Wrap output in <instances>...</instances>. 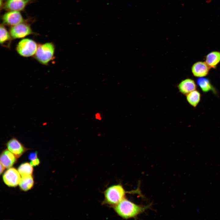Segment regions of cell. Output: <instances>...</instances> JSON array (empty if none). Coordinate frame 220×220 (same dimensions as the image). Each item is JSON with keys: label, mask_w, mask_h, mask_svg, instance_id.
<instances>
[{"label": "cell", "mask_w": 220, "mask_h": 220, "mask_svg": "<svg viewBox=\"0 0 220 220\" xmlns=\"http://www.w3.org/2000/svg\"><path fill=\"white\" fill-rule=\"evenodd\" d=\"M149 206V205H138L124 198L113 208L118 215L123 218L128 219L136 217L148 209Z\"/></svg>", "instance_id": "6da1fadb"}, {"label": "cell", "mask_w": 220, "mask_h": 220, "mask_svg": "<svg viewBox=\"0 0 220 220\" xmlns=\"http://www.w3.org/2000/svg\"><path fill=\"white\" fill-rule=\"evenodd\" d=\"M127 193L121 184L110 186L104 191L103 203L114 207L125 198Z\"/></svg>", "instance_id": "7a4b0ae2"}, {"label": "cell", "mask_w": 220, "mask_h": 220, "mask_svg": "<svg viewBox=\"0 0 220 220\" xmlns=\"http://www.w3.org/2000/svg\"><path fill=\"white\" fill-rule=\"evenodd\" d=\"M55 46L52 42L38 44L34 58L40 64L47 65L54 59Z\"/></svg>", "instance_id": "3957f363"}, {"label": "cell", "mask_w": 220, "mask_h": 220, "mask_svg": "<svg viewBox=\"0 0 220 220\" xmlns=\"http://www.w3.org/2000/svg\"><path fill=\"white\" fill-rule=\"evenodd\" d=\"M38 44L33 40L23 38L17 44L16 47L17 53L24 57H34L37 49Z\"/></svg>", "instance_id": "277c9868"}, {"label": "cell", "mask_w": 220, "mask_h": 220, "mask_svg": "<svg viewBox=\"0 0 220 220\" xmlns=\"http://www.w3.org/2000/svg\"><path fill=\"white\" fill-rule=\"evenodd\" d=\"M9 32L13 39L23 38L35 34L30 25L24 22L11 26Z\"/></svg>", "instance_id": "5b68a950"}, {"label": "cell", "mask_w": 220, "mask_h": 220, "mask_svg": "<svg viewBox=\"0 0 220 220\" xmlns=\"http://www.w3.org/2000/svg\"><path fill=\"white\" fill-rule=\"evenodd\" d=\"M3 23L13 26L25 21L20 11H10L4 13L2 16Z\"/></svg>", "instance_id": "8992f818"}, {"label": "cell", "mask_w": 220, "mask_h": 220, "mask_svg": "<svg viewBox=\"0 0 220 220\" xmlns=\"http://www.w3.org/2000/svg\"><path fill=\"white\" fill-rule=\"evenodd\" d=\"M20 174L16 169L14 168H10L8 169L3 176L4 183L10 187H15L20 183L21 178Z\"/></svg>", "instance_id": "52a82bcc"}, {"label": "cell", "mask_w": 220, "mask_h": 220, "mask_svg": "<svg viewBox=\"0 0 220 220\" xmlns=\"http://www.w3.org/2000/svg\"><path fill=\"white\" fill-rule=\"evenodd\" d=\"M32 0H6L4 3L3 7L8 11H22Z\"/></svg>", "instance_id": "ba28073f"}, {"label": "cell", "mask_w": 220, "mask_h": 220, "mask_svg": "<svg viewBox=\"0 0 220 220\" xmlns=\"http://www.w3.org/2000/svg\"><path fill=\"white\" fill-rule=\"evenodd\" d=\"M8 149L17 158L21 156L27 149L15 138L9 140L6 144Z\"/></svg>", "instance_id": "9c48e42d"}, {"label": "cell", "mask_w": 220, "mask_h": 220, "mask_svg": "<svg viewBox=\"0 0 220 220\" xmlns=\"http://www.w3.org/2000/svg\"><path fill=\"white\" fill-rule=\"evenodd\" d=\"M210 68L205 62L200 61L193 64L191 68V71L194 76L203 77L208 75Z\"/></svg>", "instance_id": "30bf717a"}, {"label": "cell", "mask_w": 220, "mask_h": 220, "mask_svg": "<svg viewBox=\"0 0 220 220\" xmlns=\"http://www.w3.org/2000/svg\"><path fill=\"white\" fill-rule=\"evenodd\" d=\"M178 88L181 93L187 95L196 90L197 86L194 80L187 78L182 80L178 84Z\"/></svg>", "instance_id": "8fae6325"}, {"label": "cell", "mask_w": 220, "mask_h": 220, "mask_svg": "<svg viewBox=\"0 0 220 220\" xmlns=\"http://www.w3.org/2000/svg\"><path fill=\"white\" fill-rule=\"evenodd\" d=\"M16 156L8 149L4 150L0 156V163L5 168L11 167L16 161Z\"/></svg>", "instance_id": "7c38bea8"}, {"label": "cell", "mask_w": 220, "mask_h": 220, "mask_svg": "<svg viewBox=\"0 0 220 220\" xmlns=\"http://www.w3.org/2000/svg\"><path fill=\"white\" fill-rule=\"evenodd\" d=\"M12 38L9 32H8L3 24H1L0 27V43L2 46L8 49L11 47Z\"/></svg>", "instance_id": "4fadbf2b"}, {"label": "cell", "mask_w": 220, "mask_h": 220, "mask_svg": "<svg viewBox=\"0 0 220 220\" xmlns=\"http://www.w3.org/2000/svg\"><path fill=\"white\" fill-rule=\"evenodd\" d=\"M205 62L211 68L215 69L220 62V52L213 51L205 57Z\"/></svg>", "instance_id": "5bb4252c"}, {"label": "cell", "mask_w": 220, "mask_h": 220, "mask_svg": "<svg viewBox=\"0 0 220 220\" xmlns=\"http://www.w3.org/2000/svg\"><path fill=\"white\" fill-rule=\"evenodd\" d=\"M197 83L202 91L204 93L210 91L216 94V91L208 79L203 77L199 78L197 80Z\"/></svg>", "instance_id": "9a60e30c"}, {"label": "cell", "mask_w": 220, "mask_h": 220, "mask_svg": "<svg viewBox=\"0 0 220 220\" xmlns=\"http://www.w3.org/2000/svg\"><path fill=\"white\" fill-rule=\"evenodd\" d=\"M186 95V99L189 104L193 107L196 108L201 100V94L200 92L196 90Z\"/></svg>", "instance_id": "2e32d148"}, {"label": "cell", "mask_w": 220, "mask_h": 220, "mask_svg": "<svg viewBox=\"0 0 220 220\" xmlns=\"http://www.w3.org/2000/svg\"><path fill=\"white\" fill-rule=\"evenodd\" d=\"M34 184V181L31 175L22 177L19 184L20 188L24 191L31 189Z\"/></svg>", "instance_id": "e0dca14e"}, {"label": "cell", "mask_w": 220, "mask_h": 220, "mask_svg": "<svg viewBox=\"0 0 220 220\" xmlns=\"http://www.w3.org/2000/svg\"><path fill=\"white\" fill-rule=\"evenodd\" d=\"M18 171L22 177L31 175L33 172V168L30 163H25L19 166Z\"/></svg>", "instance_id": "ac0fdd59"}, {"label": "cell", "mask_w": 220, "mask_h": 220, "mask_svg": "<svg viewBox=\"0 0 220 220\" xmlns=\"http://www.w3.org/2000/svg\"><path fill=\"white\" fill-rule=\"evenodd\" d=\"M37 158V153L36 152H31L30 153L28 156V159L31 161Z\"/></svg>", "instance_id": "d6986e66"}, {"label": "cell", "mask_w": 220, "mask_h": 220, "mask_svg": "<svg viewBox=\"0 0 220 220\" xmlns=\"http://www.w3.org/2000/svg\"><path fill=\"white\" fill-rule=\"evenodd\" d=\"M40 163V161L39 159L37 158V159L31 161L30 162V164L32 166H36L38 165Z\"/></svg>", "instance_id": "ffe728a7"}, {"label": "cell", "mask_w": 220, "mask_h": 220, "mask_svg": "<svg viewBox=\"0 0 220 220\" xmlns=\"http://www.w3.org/2000/svg\"><path fill=\"white\" fill-rule=\"evenodd\" d=\"M5 167L1 163L0 164V174H1L4 171Z\"/></svg>", "instance_id": "44dd1931"}, {"label": "cell", "mask_w": 220, "mask_h": 220, "mask_svg": "<svg viewBox=\"0 0 220 220\" xmlns=\"http://www.w3.org/2000/svg\"><path fill=\"white\" fill-rule=\"evenodd\" d=\"M3 4L4 3H3V0H0V5L1 9L2 7L3 6Z\"/></svg>", "instance_id": "7402d4cb"}]
</instances>
